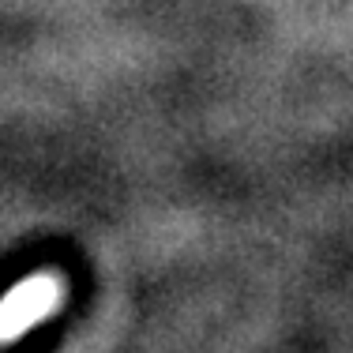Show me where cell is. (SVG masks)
I'll return each mask as SVG.
<instances>
[{
	"mask_svg": "<svg viewBox=\"0 0 353 353\" xmlns=\"http://www.w3.org/2000/svg\"><path fill=\"white\" fill-rule=\"evenodd\" d=\"M57 301V279L53 274H30L19 282L4 301H0V331H15V327L30 323Z\"/></svg>",
	"mask_w": 353,
	"mask_h": 353,
	"instance_id": "6da1fadb",
	"label": "cell"
}]
</instances>
